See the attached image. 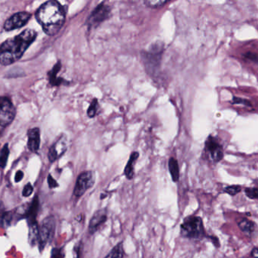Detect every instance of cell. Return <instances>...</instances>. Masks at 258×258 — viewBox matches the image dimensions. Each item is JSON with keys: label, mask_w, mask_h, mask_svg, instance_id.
<instances>
[{"label": "cell", "mask_w": 258, "mask_h": 258, "mask_svg": "<svg viewBox=\"0 0 258 258\" xmlns=\"http://www.w3.org/2000/svg\"><path fill=\"white\" fill-rule=\"evenodd\" d=\"M36 35L34 30L27 29L3 42L0 46V64L9 65L18 62L36 39Z\"/></svg>", "instance_id": "6da1fadb"}, {"label": "cell", "mask_w": 258, "mask_h": 258, "mask_svg": "<svg viewBox=\"0 0 258 258\" xmlns=\"http://www.w3.org/2000/svg\"><path fill=\"white\" fill-rule=\"evenodd\" d=\"M36 18L45 33L54 36L64 24L65 12L58 2L49 0L39 7Z\"/></svg>", "instance_id": "7a4b0ae2"}, {"label": "cell", "mask_w": 258, "mask_h": 258, "mask_svg": "<svg viewBox=\"0 0 258 258\" xmlns=\"http://www.w3.org/2000/svg\"><path fill=\"white\" fill-rule=\"evenodd\" d=\"M180 234L186 239H203L206 236V231L202 218L197 216L185 218L180 225Z\"/></svg>", "instance_id": "3957f363"}, {"label": "cell", "mask_w": 258, "mask_h": 258, "mask_svg": "<svg viewBox=\"0 0 258 258\" xmlns=\"http://www.w3.org/2000/svg\"><path fill=\"white\" fill-rule=\"evenodd\" d=\"M56 230V220L54 216H48L42 221L39 227V251L42 252L48 244L52 241Z\"/></svg>", "instance_id": "277c9868"}, {"label": "cell", "mask_w": 258, "mask_h": 258, "mask_svg": "<svg viewBox=\"0 0 258 258\" xmlns=\"http://www.w3.org/2000/svg\"><path fill=\"white\" fill-rule=\"evenodd\" d=\"M95 174L94 171H86L81 173L77 177L75 187L74 189V195L77 198L83 196L91 188L93 187L95 183Z\"/></svg>", "instance_id": "5b68a950"}, {"label": "cell", "mask_w": 258, "mask_h": 258, "mask_svg": "<svg viewBox=\"0 0 258 258\" xmlns=\"http://www.w3.org/2000/svg\"><path fill=\"white\" fill-rule=\"evenodd\" d=\"M16 109L10 98L0 96V127H6L13 122Z\"/></svg>", "instance_id": "8992f818"}, {"label": "cell", "mask_w": 258, "mask_h": 258, "mask_svg": "<svg viewBox=\"0 0 258 258\" xmlns=\"http://www.w3.org/2000/svg\"><path fill=\"white\" fill-rule=\"evenodd\" d=\"M205 150L209 159L212 162L218 163L224 158V150L222 145L218 142L217 138L209 136L205 143Z\"/></svg>", "instance_id": "52a82bcc"}, {"label": "cell", "mask_w": 258, "mask_h": 258, "mask_svg": "<svg viewBox=\"0 0 258 258\" xmlns=\"http://www.w3.org/2000/svg\"><path fill=\"white\" fill-rule=\"evenodd\" d=\"M30 18L31 15L28 12H18L11 16L5 22L4 29L7 31H10L15 29L21 28L28 22Z\"/></svg>", "instance_id": "ba28073f"}, {"label": "cell", "mask_w": 258, "mask_h": 258, "mask_svg": "<svg viewBox=\"0 0 258 258\" xmlns=\"http://www.w3.org/2000/svg\"><path fill=\"white\" fill-rule=\"evenodd\" d=\"M68 150V139L65 135L60 136L51 147L48 153V160L51 163L61 157Z\"/></svg>", "instance_id": "9c48e42d"}, {"label": "cell", "mask_w": 258, "mask_h": 258, "mask_svg": "<svg viewBox=\"0 0 258 258\" xmlns=\"http://www.w3.org/2000/svg\"><path fill=\"white\" fill-rule=\"evenodd\" d=\"M110 9L107 5L101 4L92 12L88 20V24L90 27H95L108 18Z\"/></svg>", "instance_id": "30bf717a"}, {"label": "cell", "mask_w": 258, "mask_h": 258, "mask_svg": "<svg viewBox=\"0 0 258 258\" xmlns=\"http://www.w3.org/2000/svg\"><path fill=\"white\" fill-rule=\"evenodd\" d=\"M107 210L106 209H100L95 212L92 218H91L89 225V232L91 235L95 234L99 229L107 222Z\"/></svg>", "instance_id": "8fae6325"}, {"label": "cell", "mask_w": 258, "mask_h": 258, "mask_svg": "<svg viewBox=\"0 0 258 258\" xmlns=\"http://www.w3.org/2000/svg\"><path fill=\"white\" fill-rule=\"evenodd\" d=\"M27 148L32 152L36 153L40 147V130L39 127L30 129L27 132Z\"/></svg>", "instance_id": "7c38bea8"}, {"label": "cell", "mask_w": 258, "mask_h": 258, "mask_svg": "<svg viewBox=\"0 0 258 258\" xmlns=\"http://www.w3.org/2000/svg\"><path fill=\"white\" fill-rule=\"evenodd\" d=\"M39 201L38 195H36L33 198V201L29 205L28 209L25 211L24 215H22L23 218H25L30 223L36 222V217H37L38 212H39Z\"/></svg>", "instance_id": "4fadbf2b"}, {"label": "cell", "mask_w": 258, "mask_h": 258, "mask_svg": "<svg viewBox=\"0 0 258 258\" xmlns=\"http://www.w3.org/2000/svg\"><path fill=\"white\" fill-rule=\"evenodd\" d=\"M238 226H239L241 231L245 233L246 236H249V237H253L257 230V227L255 223L252 222V221L248 219L241 220L238 224Z\"/></svg>", "instance_id": "5bb4252c"}, {"label": "cell", "mask_w": 258, "mask_h": 258, "mask_svg": "<svg viewBox=\"0 0 258 258\" xmlns=\"http://www.w3.org/2000/svg\"><path fill=\"white\" fill-rule=\"evenodd\" d=\"M139 152L138 151H133L131 154L130 158H129L128 163H127L126 166H125V170H124V175L129 180H132V179L135 177V164H136L137 160L139 158Z\"/></svg>", "instance_id": "9a60e30c"}, {"label": "cell", "mask_w": 258, "mask_h": 258, "mask_svg": "<svg viewBox=\"0 0 258 258\" xmlns=\"http://www.w3.org/2000/svg\"><path fill=\"white\" fill-rule=\"evenodd\" d=\"M29 224V243L31 246H35L38 245L39 242V227L38 225L37 221L36 222L30 223Z\"/></svg>", "instance_id": "2e32d148"}, {"label": "cell", "mask_w": 258, "mask_h": 258, "mask_svg": "<svg viewBox=\"0 0 258 258\" xmlns=\"http://www.w3.org/2000/svg\"><path fill=\"white\" fill-rule=\"evenodd\" d=\"M168 169H169L173 182L174 183L178 182L179 179H180V168H179L177 159L173 157L170 158L169 162H168Z\"/></svg>", "instance_id": "e0dca14e"}, {"label": "cell", "mask_w": 258, "mask_h": 258, "mask_svg": "<svg viewBox=\"0 0 258 258\" xmlns=\"http://www.w3.org/2000/svg\"><path fill=\"white\" fill-rule=\"evenodd\" d=\"M60 69V63H57L53 68L52 71L49 73V82L52 86H59L63 81L61 78H57V74Z\"/></svg>", "instance_id": "ac0fdd59"}, {"label": "cell", "mask_w": 258, "mask_h": 258, "mask_svg": "<svg viewBox=\"0 0 258 258\" xmlns=\"http://www.w3.org/2000/svg\"><path fill=\"white\" fill-rule=\"evenodd\" d=\"M9 154H10V150H9V144L6 143L0 151V168L2 169H4L7 165Z\"/></svg>", "instance_id": "d6986e66"}, {"label": "cell", "mask_w": 258, "mask_h": 258, "mask_svg": "<svg viewBox=\"0 0 258 258\" xmlns=\"http://www.w3.org/2000/svg\"><path fill=\"white\" fill-rule=\"evenodd\" d=\"M125 257V251H124L123 243L119 242L118 243L106 257Z\"/></svg>", "instance_id": "ffe728a7"}, {"label": "cell", "mask_w": 258, "mask_h": 258, "mask_svg": "<svg viewBox=\"0 0 258 258\" xmlns=\"http://www.w3.org/2000/svg\"><path fill=\"white\" fill-rule=\"evenodd\" d=\"M98 109H99V104L97 98L92 100V103L89 106L87 110V115L89 118H94L97 116L98 114Z\"/></svg>", "instance_id": "44dd1931"}, {"label": "cell", "mask_w": 258, "mask_h": 258, "mask_svg": "<svg viewBox=\"0 0 258 258\" xmlns=\"http://www.w3.org/2000/svg\"><path fill=\"white\" fill-rule=\"evenodd\" d=\"M144 1L148 7L158 8L163 6L169 0H144Z\"/></svg>", "instance_id": "7402d4cb"}, {"label": "cell", "mask_w": 258, "mask_h": 258, "mask_svg": "<svg viewBox=\"0 0 258 258\" xmlns=\"http://www.w3.org/2000/svg\"><path fill=\"white\" fill-rule=\"evenodd\" d=\"M245 195L251 199H258V189L256 188H248L245 189Z\"/></svg>", "instance_id": "603a6c76"}, {"label": "cell", "mask_w": 258, "mask_h": 258, "mask_svg": "<svg viewBox=\"0 0 258 258\" xmlns=\"http://www.w3.org/2000/svg\"><path fill=\"white\" fill-rule=\"evenodd\" d=\"M241 186H228V187L226 188L225 192L227 193H228L229 195H237L238 193L241 192Z\"/></svg>", "instance_id": "cb8c5ba5"}, {"label": "cell", "mask_w": 258, "mask_h": 258, "mask_svg": "<svg viewBox=\"0 0 258 258\" xmlns=\"http://www.w3.org/2000/svg\"><path fill=\"white\" fill-rule=\"evenodd\" d=\"M33 186H32L31 183H28L25 185L24 189H23L22 195L23 196L25 197V198H27V197L30 196V195H32V193H33Z\"/></svg>", "instance_id": "d4e9b609"}, {"label": "cell", "mask_w": 258, "mask_h": 258, "mask_svg": "<svg viewBox=\"0 0 258 258\" xmlns=\"http://www.w3.org/2000/svg\"><path fill=\"white\" fill-rule=\"evenodd\" d=\"M51 257H64L65 254L63 252V248H54L51 250Z\"/></svg>", "instance_id": "484cf974"}, {"label": "cell", "mask_w": 258, "mask_h": 258, "mask_svg": "<svg viewBox=\"0 0 258 258\" xmlns=\"http://www.w3.org/2000/svg\"><path fill=\"white\" fill-rule=\"evenodd\" d=\"M47 181H48V186H49L50 189H54V188H57L59 186L58 183L53 178L51 174H48Z\"/></svg>", "instance_id": "4316f807"}, {"label": "cell", "mask_w": 258, "mask_h": 258, "mask_svg": "<svg viewBox=\"0 0 258 258\" xmlns=\"http://www.w3.org/2000/svg\"><path fill=\"white\" fill-rule=\"evenodd\" d=\"M83 242H80L78 244H77L75 247H74V251L76 253V256L77 257H80L82 255V252H83Z\"/></svg>", "instance_id": "83f0119b"}, {"label": "cell", "mask_w": 258, "mask_h": 258, "mask_svg": "<svg viewBox=\"0 0 258 258\" xmlns=\"http://www.w3.org/2000/svg\"><path fill=\"white\" fill-rule=\"evenodd\" d=\"M233 101L234 104H242L245 105V106H251V104H250L248 100H244L239 98H234Z\"/></svg>", "instance_id": "f1b7e54d"}, {"label": "cell", "mask_w": 258, "mask_h": 258, "mask_svg": "<svg viewBox=\"0 0 258 258\" xmlns=\"http://www.w3.org/2000/svg\"><path fill=\"white\" fill-rule=\"evenodd\" d=\"M245 57L249 60L253 61L254 62L258 64V55L255 53H247L245 55Z\"/></svg>", "instance_id": "f546056e"}, {"label": "cell", "mask_w": 258, "mask_h": 258, "mask_svg": "<svg viewBox=\"0 0 258 258\" xmlns=\"http://www.w3.org/2000/svg\"><path fill=\"white\" fill-rule=\"evenodd\" d=\"M23 177H24V173H23V171H17L16 174H15V181L16 182V183H19V182H21V180H22Z\"/></svg>", "instance_id": "4dcf8cb0"}, {"label": "cell", "mask_w": 258, "mask_h": 258, "mask_svg": "<svg viewBox=\"0 0 258 258\" xmlns=\"http://www.w3.org/2000/svg\"><path fill=\"white\" fill-rule=\"evenodd\" d=\"M5 213H6V212H5L4 204L0 201V224H2V221H3Z\"/></svg>", "instance_id": "1f68e13d"}, {"label": "cell", "mask_w": 258, "mask_h": 258, "mask_svg": "<svg viewBox=\"0 0 258 258\" xmlns=\"http://www.w3.org/2000/svg\"><path fill=\"white\" fill-rule=\"evenodd\" d=\"M251 255L253 257H258V248H255L251 251Z\"/></svg>", "instance_id": "d6a6232c"}]
</instances>
